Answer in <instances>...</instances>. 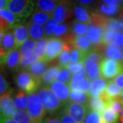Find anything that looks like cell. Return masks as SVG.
I'll return each instance as SVG.
<instances>
[{
    "mask_svg": "<svg viewBox=\"0 0 123 123\" xmlns=\"http://www.w3.org/2000/svg\"><path fill=\"white\" fill-rule=\"evenodd\" d=\"M71 53H70V63H77L79 62H84L86 57V54L75 47H71Z\"/></svg>",
    "mask_w": 123,
    "mask_h": 123,
    "instance_id": "40",
    "label": "cell"
},
{
    "mask_svg": "<svg viewBox=\"0 0 123 123\" xmlns=\"http://www.w3.org/2000/svg\"><path fill=\"white\" fill-rule=\"evenodd\" d=\"M121 89L114 84V81H110L107 85L104 92L101 95L103 99L106 103L107 107H109L111 100L121 97Z\"/></svg>",
    "mask_w": 123,
    "mask_h": 123,
    "instance_id": "12",
    "label": "cell"
},
{
    "mask_svg": "<svg viewBox=\"0 0 123 123\" xmlns=\"http://www.w3.org/2000/svg\"><path fill=\"white\" fill-rule=\"evenodd\" d=\"M116 31L111 30L105 31L103 39V44L105 45H113L114 46V38L116 35Z\"/></svg>",
    "mask_w": 123,
    "mask_h": 123,
    "instance_id": "44",
    "label": "cell"
},
{
    "mask_svg": "<svg viewBox=\"0 0 123 123\" xmlns=\"http://www.w3.org/2000/svg\"><path fill=\"white\" fill-rule=\"evenodd\" d=\"M59 24L60 23L57 22L55 18H51L48 22L44 25V30H45V35H46V36L50 37V36H53L55 31L56 30V28L59 25Z\"/></svg>",
    "mask_w": 123,
    "mask_h": 123,
    "instance_id": "41",
    "label": "cell"
},
{
    "mask_svg": "<svg viewBox=\"0 0 123 123\" xmlns=\"http://www.w3.org/2000/svg\"><path fill=\"white\" fill-rule=\"evenodd\" d=\"M26 25L28 27L30 36L31 38V39L38 41L40 40L43 39L44 36H46L44 27L43 25H35L29 21L27 23Z\"/></svg>",
    "mask_w": 123,
    "mask_h": 123,
    "instance_id": "24",
    "label": "cell"
},
{
    "mask_svg": "<svg viewBox=\"0 0 123 123\" xmlns=\"http://www.w3.org/2000/svg\"><path fill=\"white\" fill-rule=\"evenodd\" d=\"M62 68L60 66H54L49 68L41 78V83L44 85H51L55 81L57 75Z\"/></svg>",
    "mask_w": 123,
    "mask_h": 123,
    "instance_id": "22",
    "label": "cell"
},
{
    "mask_svg": "<svg viewBox=\"0 0 123 123\" xmlns=\"http://www.w3.org/2000/svg\"><path fill=\"white\" fill-rule=\"evenodd\" d=\"M8 0H0V10L7 9Z\"/></svg>",
    "mask_w": 123,
    "mask_h": 123,
    "instance_id": "56",
    "label": "cell"
},
{
    "mask_svg": "<svg viewBox=\"0 0 123 123\" xmlns=\"http://www.w3.org/2000/svg\"><path fill=\"white\" fill-rule=\"evenodd\" d=\"M114 84L119 87V88H123V73L118 75L114 79Z\"/></svg>",
    "mask_w": 123,
    "mask_h": 123,
    "instance_id": "53",
    "label": "cell"
},
{
    "mask_svg": "<svg viewBox=\"0 0 123 123\" xmlns=\"http://www.w3.org/2000/svg\"><path fill=\"white\" fill-rule=\"evenodd\" d=\"M91 81L88 78H85L79 82H72L69 84V87L70 90H79L85 93L90 94V90L91 88Z\"/></svg>",
    "mask_w": 123,
    "mask_h": 123,
    "instance_id": "28",
    "label": "cell"
},
{
    "mask_svg": "<svg viewBox=\"0 0 123 123\" xmlns=\"http://www.w3.org/2000/svg\"><path fill=\"white\" fill-rule=\"evenodd\" d=\"M120 120H121V123H123V109L121 112V115H120Z\"/></svg>",
    "mask_w": 123,
    "mask_h": 123,
    "instance_id": "57",
    "label": "cell"
},
{
    "mask_svg": "<svg viewBox=\"0 0 123 123\" xmlns=\"http://www.w3.org/2000/svg\"><path fill=\"white\" fill-rule=\"evenodd\" d=\"M0 17L4 18L6 20H7L10 23L12 28L15 25L19 23L17 17L12 12H11L8 9L0 10Z\"/></svg>",
    "mask_w": 123,
    "mask_h": 123,
    "instance_id": "37",
    "label": "cell"
},
{
    "mask_svg": "<svg viewBox=\"0 0 123 123\" xmlns=\"http://www.w3.org/2000/svg\"><path fill=\"white\" fill-rule=\"evenodd\" d=\"M34 0H8L7 9L16 16H18Z\"/></svg>",
    "mask_w": 123,
    "mask_h": 123,
    "instance_id": "18",
    "label": "cell"
},
{
    "mask_svg": "<svg viewBox=\"0 0 123 123\" xmlns=\"http://www.w3.org/2000/svg\"><path fill=\"white\" fill-rule=\"evenodd\" d=\"M111 30L114 31H121L123 30V22L116 19L110 18L105 27V31Z\"/></svg>",
    "mask_w": 123,
    "mask_h": 123,
    "instance_id": "39",
    "label": "cell"
},
{
    "mask_svg": "<svg viewBox=\"0 0 123 123\" xmlns=\"http://www.w3.org/2000/svg\"><path fill=\"white\" fill-rule=\"evenodd\" d=\"M63 110L73 117L77 123H84V119L90 110L88 105H83L68 101L64 106Z\"/></svg>",
    "mask_w": 123,
    "mask_h": 123,
    "instance_id": "5",
    "label": "cell"
},
{
    "mask_svg": "<svg viewBox=\"0 0 123 123\" xmlns=\"http://www.w3.org/2000/svg\"><path fill=\"white\" fill-rule=\"evenodd\" d=\"M57 118L62 123H77L75 119L66 113L64 110H62L59 114Z\"/></svg>",
    "mask_w": 123,
    "mask_h": 123,
    "instance_id": "47",
    "label": "cell"
},
{
    "mask_svg": "<svg viewBox=\"0 0 123 123\" xmlns=\"http://www.w3.org/2000/svg\"><path fill=\"white\" fill-rule=\"evenodd\" d=\"M72 74H75L84 68V62H79L77 63H70L66 67Z\"/></svg>",
    "mask_w": 123,
    "mask_h": 123,
    "instance_id": "46",
    "label": "cell"
},
{
    "mask_svg": "<svg viewBox=\"0 0 123 123\" xmlns=\"http://www.w3.org/2000/svg\"><path fill=\"white\" fill-rule=\"evenodd\" d=\"M123 103H122L121 98L120 97V98H117L111 100L110 102L109 107H111L116 114L120 115V112H122V110L123 109Z\"/></svg>",
    "mask_w": 123,
    "mask_h": 123,
    "instance_id": "45",
    "label": "cell"
},
{
    "mask_svg": "<svg viewBox=\"0 0 123 123\" xmlns=\"http://www.w3.org/2000/svg\"><path fill=\"white\" fill-rule=\"evenodd\" d=\"M97 1V0H75V2L81 6L88 8L89 6L94 4Z\"/></svg>",
    "mask_w": 123,
    "mask_h": 123,
    "instance_id": "52",
    "label": "cell"
},
{
    "mask_svg": "<svg viewBox=\"0 0 123 123\" xmlns=\"http://www.w3.org/2000/svg\"><path fill=\"white\" fill-rule=\"evenodd\" d=\"M41 123H62L58 118L55 117H48L44 118Z\"/></svg>",
    "mask_w": 123,
    "mask_h": 123,
    "instance_id": "54",
    "label": "cell"
},
{
    "mask_svg": "<svg viewBox=\"0 0 123 123\" xmlns=\"http://www.w3.org/2000/svg\"><path fill=\"white\" fill-rule=\"evenodd\" d=\"M100 68L101 75L104 79H112L123 73V63L105 58L101 62Z\"/></svg>",
    "mask_w": 123,
    "mask_h": 123,
    "instance_id": "4",
    "label": "cell"
},
{
    "mask_svg": "<svg viewBox=\"0 0 123 123\" xmlns=\"http://www.w3.org/2000/svg\"><path fill=\"white\" fill-rule=\"evenodd\" d=\"M22 58V54L21 51L18 49H15L12 51L9 52L7 55L1 59V64L6 65L10 68H16L20 65V62Z\"/></svg>",
    "mask_w": 123,
    "mask_h": 123,
    "instance_id": "14",
    "label": "cell"
},
{
    "mask_svg": "<svg viewBox=\"0 0 123 123\" xmlns=\"http://www.w3.org/2000/svg\"><path fill=\"white\" fill-rule=\"evenodd\" d=\"M101 116L103 123H116L119 118V115L111 107H107L102 113Z\"/></svg>",
    "mask_w": 123,
    "mask_h": 123,
    "instance_id": "34",
    "label": "cell"
},
{
    "mask_svg": "<svg viewBox=\"0 0 123 123\" xmlns=\"http://www.w3.org/2000/svg\"><path fill=\"white\" fill-rule=\"evenodd\" d=\"M102 4L107 5H113L120 7L123 5V0H102Z\"/></svg>",
    "mask_w": 123,
    "mask_h": 123,
    "instance_id": "51",
    "label": "cell"
},
{
    "mask_svg": "<svg viewBox=\"0 0 123 123\" xmlns=\"http://www.w3.org/2000/svg\"><path fill=\"white\" fill-rule=\"evenodd\" d=\"M36 9L53 14L58 2L55 0H35Z\"/></svg>",
    "mask_w": 123,
    "mask_h": 123,
    "instance_id": "20",
    "label": "cell"
},
{
    "mask_svg": "<svg viewBox=\"0 0 123 123\" xmlns=\"http://www.w3.org/2000/svg\"><path fill=\"white\" fill-rule=\"evenodd\" d=\"M16 82L18 86L27 94H30L35 92L42 84L40 80L36 79L28 71L20 72L17 76Z\"/></svg>",
    "mask_w": 123,
    "mask_h": 123,
    "instance_id": "3",
    "label": "cell"
},
{
    "mask_svg": "<svg viewBox=\"0 0 123 123\" xmlns=\"http://www.w3.org/2000/svg\"><path fill=\"white\" fill-rule=\"evenodd\" d=\"M51 18H53L52 14L36 9L34 13L31 14L29 22L38 25H43L48 22Z\"/></svg>",
    "mask_w": 123,
    "mask_h": 123,
    "instance_id": "21",
    "label": "cell"
},
{
    "mask_svg": "<svg viewBox=\"0 0 123 123\" xmlns=\"http://www.w3.org/2000/svg\"><path fill=\"white\" fill-rule=\"evenodd\" d=\"M38 60V56L34 51L27 53L24 55H22V58H21L19 66L23 68H27V67H29L30 65Z\"/></svg>",
    "mask_w": 123,
    "mask_h": 123,
    "instance_id": "32",
    "label": "cell"
},
{
    "mask_svg": "<svg viewBox=\"0 0 123 123\" xmlns=\"http://www.w3.org/2000/svg\"><path fill=\"white\" fill-rule=\"evenodd\" d=\"M73 13L77 21L84 23L86 24H91L92 23V14L88 10L87 7L78 4L77 3H73Z\"/></svg>",
    "mask_w": 123,
    "mask_h": 123,
    "instance_id": "16",
    "label": "cell"
},
{
    "mask_svg": "<svg viewBox=\"0 0 123 123\" xmlns=\"http://www.w3.org/2000/svg\"><path fill=\"white\" fill-rule=\"evenodd\" d=\"M119 10L120 8L118 6L101 4L98 9V11L99 14L105 16L106 17H111L118 13Z\"/></svg>",
    "mask_w": 123,
    "mask_h": 123,
    "instance_id": "29",
    "label": "cell"
},
{
    "mask_svg": "<svg viewBox=\"0 0 123 123\" xmlns=\"http://www.w3.org/2000/svg\"><path fill=\"white\" fill-rule=\"evenodd\" d=\"M0 108L1 118H13L14 114L17 111V108L14 105V101H12L10 92H6L1 96Z\"/></svg>",
    "mask_w": 123,
    "mask_h": 123,
    "instance_id": "9",
    "label": "cell"
},
{
    "mask_svg": "<svg viewBox=\"0 0 123 123\" xmlns=\"http://www.w3.org/2000/svg\"><path fill=\"white\" fill-rule=\"evenodd\" d=\"M105 55L108 59H112L123 63V49L118 46L107 45Z\"/></svg>",
    "mask_w": 123,
    "mask_h": 123,
    "instance_id": "23",
    "label": "cell"
},
{
    "mask_svg": "<svg viewBox=\"0 0 123 123\" xmlns=\"http://www.w3.org/2000/svg\"><path fill=\"white\" fill-rule=\"evenodd\" d=\"M68 30V27L66 24L64 23H60L59 25L57 26L56 30L55 31L54 34H53V36L55 37H61L65 35Z\"/></svg>",
    "mask_w": 123,
    "mask_h": 123,
    "instance_id": "48",
    "label": "cell"
},
{
    "mask_svg": "<svg viewBox=\"0 0 123 123\" xmlns=\"http://www.w3.org/2000/svg\"><path fill=\"white\" fill-rule=\"evenodd\" d=\"M90 98V94L88 93H85L79 90H71L69 100L73 103H77L83 105H88Z\"/></svg>",
    "mask_w": 123,
    "mask_h": 123,
    "instance_id": "27",
    "label": "cell"
},
{
    "mask_svg": "<svg viewBox=\"0 0 123 123\" xmlns=\"http://www.w3.org/2000/svg\"><path fill=\"white\" fill-rule=\"evenodd\" d=\"M65 43L64 40L59 38H49L48 44L47 46L46 53L43 61L49 62L59 57L62 52Z\"/></svg>",
    "mask_w": 123,
    "mask_h": 123,
    "instance_id": "6",
    "label": "cell"
},
{
    "mask_svg": "<svg viewBox=\"0 0 123 123\" xmlns=\"http://www.w3.org/2000/svg\"><path fill=\"white\" fill-rule=\"evenodd\" d=\"M72 77V73L70 71L66 68H62L57 75V79L59 81H61L62 83H64L69 86Z\"/></svg>",
    "mask_w": 123,
    "mask_h": 123,
    "instance_id": "43",
    "label": "cell"
},
{
    "mask_svg": "<svg viewBox=\"0 0 123 123\" xmlns=\"http://www.w3.org/2000/svg\"><path fill=\"white\" fill-rule=\"evenodd\" d=\"M36 41L33 39H28L20 47V51L22 55H24L27 53L34 51L35 49Z\"/></svg>",
    "mask_w": 123,
    "mask_h": 123,
    "instance_id": "42",
    "label": "cell"
},
{
    "mask_svg": "<svg viewBox=\"0 0 123 123\" xmlns=\"http://www.w3.org/2000/svg\"><path fill=\"white\" fill-rule=\"evenodd\" d=\"M89 109L93 111H96L102 114L107 108L106 103L100 96L98 97H91L90 98L88 103Z\"/></svg>",
    "mask_w": 123,
    "mask_h": 123,
    "instance_id": "26",
    "label": "cell"
},
{
    "mask_svg": "<svg viewBox=\"0 0 123 123\" xmlns=\"http://www.w3.org/2000/svg\"><path fill=\"white\" fill-rule=\"evenodd\" d=\"M86 71L87 70H86L85 68H84V69H82L81 71H79V73L74 74V75L72 77L71 81L72 82H79V81H82L83 79L86 78Z\"/></svg>",
    "mask_w": 123,
    "mask_h": 123,
    "instance_id": "49",
    "label": "cell"
},
{
    "mask_svg": "<svg viewBox=\"0 0 123 123\" xmlns=\"http://www.w3.org/2000/svg\"><path fill=\"white\" fill-rule=\"evenodd\" d=\"M15 49H17L15 38L12 29H10L6 31L3 40L1 43V59L6 57L9 52Z\"/></svg>",
    "mask_w": 123,
    "mask_h": 123,
    "instance_id": "10",
    "label": "cell"
},
{
    "mask_svg": "<svg viewBox=\"0 0 123 123\" xmlns=\"http://www.w3.org/2000/svg\"><path fill=\"white\" fill-rule=\"evenodd\" d=\"M16 42V47L19 48L27 40H28L30 33L27 25L23 23H18L12 28Z\"/></svg>",
    "mask_w": 123,
    "mask_h": 123,
    "instance_id": "13",
    "label": "cell"
},
{
    "mask_svg": "<svg viewBox=\"0 0 123 123\" xmlns=\"http://www.w3.org/2000/svg\"><path fill=\"white\" fill-rule=\"evenodd\" d=\"M101 75L100 64H94L88 70V78L90 81H94L100 78Z\"/></svg>",
    "mask_w": 123,
    "mask_h": 123,
    "instance_id": "38",
    "label": "cell"
},
{
    "mask_svg": "<svg viewBox=\"0 0 123 123\" xmlns=\"http://www.w3.org/2000/svg\"><path fill=\"white\" fill-rule=\"evenodd\" d=\"M51 89L64 105L69 101L70 92L67 84L56 81L51 85Z\"/></svg>",
    "mask_w": 123,
    "mask_h": 123,
    "instance_id": "11",
    "label": "cell"
},
{
    "mask_svg": "<svg viewBox=\"0 0 123 123\" xmlns=\"http://www.w3.org/2000/svg\"><path fill=\"white\" fill-rule=\"evenodd\" d=\"M71 30L73 34L77 36H85L88 34L89 31V25L78 21H74L73 23Z\"/></svg>",
    "mask_w": 123,
    "mask_h": 123,
    "instance_id": "33",
    "label": "cell"
},
{
    "mask_svg": "<svg viewBox=\"0 0 123 123\" xmlns=\"http://www.w3.org/2000/svg\"><path fill=\"white\" fill-rule=\"evenodd\" d=\"M120 98H121V101H122V103H123V89L122 90V92H121V97H120Z\"/></svg>",
    "mask_w": 123,
    "mask_h": 123,
    "instance_id": "58",
    "label": "cell"
},
{
    "mask_svg": "<svg viewBox=\"0 0 123 123\" xmlns=\"http://www.w3.org/2000/svg\"><path fill=\"white\" fill-rule=\"evenodd\" d=\"M105 31V30L103 27L91 23L89 25V31L87 36L92 44L99 45L103 43Z\"/></svg>",
    "mask_w": 123,
    "mask_h": 123,
    "instance_id": "15",
    "label": "cell"
},
{
    "mask_svg": "<svg viewBox=\"0 0 123 123\" xmlns=\"http://www.w3.org/2000/svg\"><path fill=\"white\" fill-rule=\"evenodd\" d=\"M102 53L96 49H92L87 54L84 60V68L88 71L89 68L94 64H100L102 60Z\"/></svg>",
    "mask_w": 123,
    "mask_h": 123,
    "instance_id": "25",
    "label": "cell"
},
{
    "mask_svg": "<svg viewBox=\"0 0 123 123\" xmlns=\"http://www.w3.org/2000/svg\"><path fill=\"white\" fill-rule=\"evenodd\" d=\"M1 123H19L13 118H1Z\"/></svg>",
    "mask_w": 123,
    "mask_h": 123,
    "instance_id": "55",
    "label": "cell"
},
{
    "mask_svg": "<svg viewBox=\"0 0 123 123\" xmlns=\"http://www.w3.org/2000/svg\"><path fill=\"white\" fill-rule=\"evenodd\" d=\"M38 95L40 98L44 110L49 114H55L64 106L59 98L54 94L51 88L44 87L38 92Z\"/></svg>",
    "mask_w": 123,
    "mask_h": 123,
    "instance_id": "1",
    "label": "cell"
},
{
    "mask_svg": "<svg viewBox=\"0 0 123 123\" xmlns=\"http://www.w3.org/2000/svg\"><path fill=\"white\" fill-rule=\"evenodd\" d=\"M56 1H57V2H60V1H64V0H55Z\"/></svg>",
    "mask_w": 123,
    "mask_h": 123,
    "instance_id": "59",
    "label": "cell"
},
{
    "mask_svg": "<svg viewBox=\"0 0 123 123\" xmlns=\"http://www.w3.org/2000/svg\"><path fill=\"white\" fill-rule=\"evenodd\" d=\"M47 67H48L47 62L43 60H38L29 67H27V70L34 77L41 81L43 75L47 70Z\"/></svg>",
    "mask_w": 123,
    "mask_h": 123,
    "instance_id": "17",
    "label": "cell"
},
{
    "mask_svg": "<svg viewBox=\"0 0 123 123\" xmlns=\"http://www.w3.org/2000/svg\"><path fill=\"white\" fill-rule=\"evenodd\" d=\"M72 9H73V3L70 2V0L60 1L52 14L53 18L59 23H63L70 17L72 14Z\"/></svg>",
    "mask_w": 123,
    "mask_h": 123,
    "instance_id": "8",
    "label": "cell"
},
{
    "mask_svg": "<svg viewBox=\"0 0 123 123\" xmlns=\"http://www.w3.org/2000/svg\"><path fill=\"white\" fill-rule=\"evenodd\" d=\"M27 98L28 97L25 92L21 91L18 92L14 99V105L15 107L18 110H27Z\"/></svg>",
    "mask_w": 123,
    "mask_h": 123,
    "instance_id": "31",
    "label": "cell"
},
{
    "mask_svg": "<svg viewBox=\"0 0 123 123\" xmlns=\"http://www.w3.org/2000/svg\"><path fill=\"white\" fill-rule=\"evenodd\" d=\"M107 82L103 77H100L92 81L90 90V97H98L104 92L107 87Z\"/></svg>",
    "mask_w": 123,
    "mask_h": 123,
    "instance_id": "19",
    "label": "cell"
},
{
    "mask_svg": "<svg viewBox=\"0 0 123 123\" xmlns=\"http://www.w3.org/2000/svg\"><path fill=\"white\" fill-rule=\"evenodd\" d=\"M71 49L69 44H65L62 52L59 56V66L61 68H66L70 64Z\"/></svg>",
    "mask_w": 123,
    "mask_h": 123,
    "instance_id": "30",
    "label": "cell"
},
{
    "mask_svg": "<svg viewBox=\"0 0 123 123\" xmlns=\"http://www.w3.org/2000/svg\"><path fill=\"white\" fill-rule=\"evenodd\" d=\"M27 111L37 123H41L43 122L44 119L46 111L38 94L32 93L28 96Z\"/></svg>",
    "mask_w": 123,
    "mask_h": 123,
    "instance_id": "2",
    "label": "cell"
},
{
    "mask_svg": "<svg viewBox=\"0 0 123 123\" xmlns=\"http://www.w3.org/2000/svg\"><path fill=\"white\" fill-rule=\"evenodd\" d=\"M84 123H103L101 113L90 110L84 119Z\"/></svg>",
    "mask_w": 123,
    "mask_h": 123,
    "instance_id": "36",
    "label": "cell"
},
{
    "mask_svg": "<svg viewBox=\"0 0 123 123\" xmlns=\"http://www.w3.org/2000/svg\"><path fill=\"white\" fill-rule=\"evenodd\" d=\"M68 38H66V44H70V47H75L82 51L85 54H88L92 49V43L88 37L85 36H77L75 34L68 35Z\"/></svg>",
    "mask_w": 123,
    "mask_h": 123,
    "instance_id": "7",
    "label": "cell"
},
{
    "mask_svg": "<svg viewBox=\"0 0 123 123\" xmlns=\"http://www.w3.org/2000/svg\"><path fill=\"white\" fill-rule=\"evenodd\" d=\"M48 41L49 38H43L42 40L37 41L34 51L38 56V60H43L46 53Z\"/></svg>",
    "mask_w": 123,
    "mask_h": 123,
    "instance_id": "35",
    "label": "cell"
},
{
    "mask_svg": "<svg viewBox=\"0 0 123 123\" xmlns=\"http://www.w3.org/2000/svg\"><path fill=\"white\" fill-rule=\"evenodd\" d=\"M8 90V85L5 80L4 77L3 75L1 74L0 75V94L1 96L3 95L4 94L6 93V90Z\"/></svg>",
    "mask_w": 123,
    "mask_h": 123,
    "instance_id": "50",
    "label": "cell"
}]
</instances>
